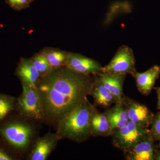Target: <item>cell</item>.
<instances>
[{"mask_svg": "<svg viewBox=\"0 0 160 160\" xmlns=\"http://www.w3.org/2000/svg\"><path fill=\"white\" fill-rule=\"evenodd\" d=\"M22 160L0 138V160Z\"/></svg>", "mask_w": 160, "mask_h": 160, "instance_id": "cell-20", "label": "cell"}, {"mask_svg": "<svg viewBox=\"0 0 160 160\" xmlns=\"http://www.w3.org/2000/svg\"><path fill=\"white\" fill-rule=\"evenodd\" d=\"M32 2H33V1H34L35 0H31Z\"/></svg>", "mask_w": 160, "mask_h": 160, "instance_id": "cell-26", "label": "cell"}, {"mask_svg": "<svg viewBox=\"0 0 160 160\" xmlns=\"http://www.w3.org/2000/svg\"><path fill=\"white\" fill-rule=\"evenodd\" d=\"M123 104L129 121L143 128H149L151 126L154 115L147 106L126 96H124Z\"/></svg>", "mask_w": 160, "mask_h": 160, "instance_id": "cell-8", "label": "cell"}, {"mask_svg": "<svg viewBox=\"0 0 160 160\" xmlns=\"http://www.w3.org/2000/svg\"><path fill=\"white\" fill-rule=\"evenodd\" d=\"M66 67L80 74L95 75L102 66L98 61L83 55L68 52Z\"/></svg>", "mask_w": 160, "mask_h": 160, "instance_id": "cell-9", "label": "cell"}, {"mask_svg": "<svg viewBox=\"0 0 160 160\" xmlns=\"http://www.w3.org/2000/svg\"><path fill=\"white\" fill-rule=\"evenodd\" d=\"M61 140L57 132H49L43 136L39 137L34 142L26 160H46L48 159Z\"/></svg>", "mask_w": 160, "mask_h": 160, "instance_id": "cell-7", "label": "cell"}, {"mask_svg": "<svg viewBox=\"0 0 160 160\" xmlns=\"http://www.w3.org/2000/svg\"><path fill=\"white\" fill-rule=\"evenodd\" d=\"M41 52L46 57L52 69L66 66L68 52L49 47L44 48Z\"/></svg>", "mask_w": 160, "mask_h": 160, "instance_id": "cell-17", "label": "cell"}, {"mask_svg": "<svg viewBox=\"0 0 160 160\" xmlns=\"http://www.w3.org/2000/svg\"><path fill=\"white\" fill-rule=\"evenodd\" d=\"M135 62L132 49L124 45L118 49L109 64L102 66L99 72L116 75H132L136 71Z\"/></svg>", "mask_w": 160, "mask_h": 160, "instance_id": "cell-6", "label": "cell"}, {"mask_svg": "<svg viewBox=\"0 0 160 160\" xmlns=\"http://www.w3.org/2000/svg\"><path fill=\"white\" fill-rule=\"evenodd\" d=\"M96 109L86 98L63 114L55 129L61 140L67 139L80 143L89 139L91 136V118Z\"/></svg>", "mask_w": 160, "mask_h": 160, "instance_id": "cell-3", "label": "cell"}, {"mask_svg": "<svg viewBox=\"0 0 160 160\" xmlns=\"http://www.w3.org/2000/svg\"><path fill=\"white\" fill-rule=\"evenodd\" d=\"M15 74L20 80L22 86L36 87L41 78L31 59L27 58H21Z\"/></svg>", "mask_w": 160, "mask_h": 160, "instance_id": "cell-10", "label": "cell"}, {"mask_svg": "<svg viewBox=\"0 0 160 160\" xmlns=\"http://www.w3.org/2000/svg\"><path fill=\"white\" fill-rule=\"evenodd\" d=\"M22 92L17 98L16 112L28 119L45 123V112L37 88L22 86Z\"/></svg>", "mask_w": 160, "mask_h": 160, "instance_id": "cell-4", "label": "cell"}, {"mask_svg": "<svg viewBox=\"0 0 160 160\" xmlns=\"http://www.w3.org/2000/svg\"><path fill=\"white\" fill-rule=\"evenodd\" d=\"M154 159L156 160H160V149L156 148L155 151L154 155Z\"/></svg>", "mask_w": 160, "mask_h": 160, "instance_id": "cell-24", "label": "cell"}, {"mask_svg": "<svg viewBox=\"0 0 160 160\" xmlns=\"http://www.w3.org/2000/svg\"><path fill=\"white\" fill-rule=\"evenodd\" d=\"M104 112L108 118L113 132L126 126L129 122L128 113L123 102L115 103L114 106Z\"/></svg>", "mask_w": 160, "mask_h": 160, "instance_id": "cell-16", "label": "cell"}, {"mask_svg": "<svg viewBox=\"0 0 160 160\" xmlns=\"http://www.w3.org/2000/svg\"><path fill=\"white\" fill-rule=\"evenodd\" d=\"M103 85L115 99L116 103L123 102V86L126 75H116L99 72L97 74Z\"/></svg>", "mask_w": 160, "mask_h": 160, "instance_id": "cell-14", "label": "cell"}, {"mask_svg": "<svg viewBox=\"0 0 160 160\" xmlns=\"http://www.w3.org/2000/svg\"><path fill=\"white\" fill-rule=\"evenodd\" d=\"M94 75L80 74L64 66L41 78L36 87L45 115V124L55 129L63 114L90 95Z\"/></svg>", "mask_w": 160, "mask_h": 160, "instance_id": "cell-1", "label": "cell"}, {"mask_svg": "<svg viewBox=\"0 0 160 160\" xmlns=\"http://www.w3.org/2000/svg\"><path fill=\"white\" fill-rule=\"evenodd\" d=\"M42 124L23 117L15 112L0 122V138L21 159H26L39 137Z\"/></svg>", "mask_w": 160, "mask_h": 160, "instance_id": "cell-2", "label": "cell"}, {"mask_svg": "<svg viewBox=\"0 0 160 160\" xmlns=\"http://www.w3.org/2000/svg\"><path fill=\"white\" fill-rule=\"evenodd\" d=\"M91 136H111L112 131L108 118L104 112L100 113L97 109L94 111L90 122Z\"/></svg>", "mask_w": 160, "mask_h": 160, "instance_id": "cell-15", "label": "cell"}, {"mask_svg": "<svg viewBox=\"0 0 160 160\" xmlns=\"http://www.w3.org/2000/svg\"><path fill=\"white\" fill-rule=\"evenodd\" d=\"M90 95L94 99L95 106L108 108L116 103L115 99L103 85L97 74L94 75Z\"/></svg>", "mask_w": 160, "mask_h": 160, "instance_id": "cell-13", "label": "cell"}, {"mask_svg": "<svg viewBox=\"0 0 160 160\" xmlns=\"http://www.w3.org/2000/svg\"><path fill=\"white\" fill-rule=\"evenodd\" d=\"M10 7L16 11H21L29 7L31 0H5Z\"/></svg>", "mask_w": 160, "mask_h": 160, "instance_id": "cell-22", "label": "cell"}, {"mask_svg": "<svg viewBox=\"0 0 160 160\" xmlns=\"http://www.w3.org/2000/svg\"><path fill=\"white\" fill-rule=\"evenodd\" d=\"M30 59L39 73L41 78L45 77L52 71V69L47 59L42 52L36 53Z\"/></svg>", "mask_w": 160, "mask_h": 160, "instance_id": "cell-19", "label": "cell"}, {"mask_svg": "<svg viewBox=\"0 0 160 160\" xmlns=\"http://www.w3.org/2000/svg\"><path fill=\"white\" fill-rule=\"evenodd\" d=\"M150 135L149 128H143L129 120L126 126L114 130L111 136L113 146L125 153Z\"/></svg>", "mask_w": 160, "mask_h": 160, "instance_id": "cell-5", "label": "cell"}, {"mask_svg": "<svg viewBox=\"0 0 160 160\" xmlns=\"http://www.w3.org/2000/svg\"><path fill=\"white\" fill-rule=\"evenodd\" d=\"M160 75V66L155 65L142 72L136 71L132 76L134 78L138 91L143 95L148 96L154 87Z\"/></svg>", "mask_w": 160, "mask_h": 160, "instance_id": "cell-12", "label": "cell"}, {"mask_svg": "<svg viewBox=\"0 0 160 160\" xmlns=\"http://www.w3.org/2000/svg\"><path fill=\"white\" fill-rule=\"evenodd\" d=\"M160 142H159V149H160V140L159 141Z\"/></svg>", "mask_w": 160, "mask_h": 160, "instance_id": "cell-25", "label": "cell"}, {"mask_svg": "<svg viewBox=\"0 0 160 160\" xmlns=\"http://www.w3.org/2000/svg\"><path fill=\"white\" fill-rule=\"evenodd\" d=\"M150 134L154 141L160 140V111L155 115L150 129Z\"/></svg>", "mask_w": 160, "mask_h": 160, "instance_id": "cell-21", "label": "cell"}, {"mask_svg": "<svg viewBox=\"0 0 160 160\" xmlns=\"http://www.w3.org/2000/svg\"><path fill=\"white\" fill-rule=\"evenodd\" d=\"M17 98L9 95L0 93V122L12 112H15Z\"/></svg>", "mask_w": 160, "mask_h": 160, "instance_id": "cell-18", "label": "cell"}, {"mask_svg": "<svg viewBox=\"0 0 160 160\" xmlns=\"http://www.w3.org/2000/svg\"><path fill=\"white\" fill-rule=\"evenodd\" d=\"M158 97V108L160 111V87L154 88Z\"/></svg>", "mask_w": 160, "mask_h": 160, "instance_id": "cell-23", "label": "cell"}, {"mask_svg": "<svg viewBox=\"0 0 160 160\" xmlns=\"http://www.w3.org/2000/svg\"><path fill=\"white\" fill-rule=\"evenodd\" d=\"M156 148L151 135L140 141L125 153L127 160H154Z\"/></svg>", "mask_w": 160, "mask_h": 160, "instance_id": "cell-11", "label": "cell"}]
</instances>
